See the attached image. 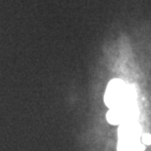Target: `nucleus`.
I'll list each match as a JSON object with an SVG mask.
<instances>
[{"label": "nucleus", "mask_w": 151, "mask_h": 151, "mask_svg": "<svg viewBox=\"0 0 151 151\" xmlns=\"http://www.w3.org/2000/svg\"><path fill=\"white\" fill-rule=\"evenodd\" d=\"M135 92L132 86H129L123 81L115 78L108 83L104 101L110 109L125 107L134 104Z\"/></svg>", "instance_id": "1"}, {"label": "nucleus", "mask_w": 151, "mask_h": 151, "mask_svg": "<svg viewBox=\"0 0 151 151\" xmlns=\"http://www.w3.org/2000/svg\"><path fill=\"white\" fill-rule=\"evenodd\" d=\"M140 134V127L134 122L124 123L119 129V139H139Z\"/></svg>", "instance_id": "2"}, {"label": "nucleus", "mask_w": 151, "mask_h": 151, "mask_svg": "<svg viewBox=\"0 0 151 151\" xmlns=\"http://www.w3.org/2000/svg\"><path fill=\"white\" fill-rule=\"evenodd\" d=\"M144 146L139 139H119L118 151H143Z\"/></svg>", "instance_id": "3"}, {"label": "nucleus", "mask_w": 151, "mask_h": 151, "mask_svg": "<svg viewBox=\"0 0 151 151\" xmlns=\"http://www.w3.org/2000/svg\"><path fill=\"white\" fill-rule=\"evenodd\" d=\"M141 140H142V143L145 144V145H151V134H144L142 135V138H141Z\"/></svg>", "instance_id": "4"}]
</instances>
